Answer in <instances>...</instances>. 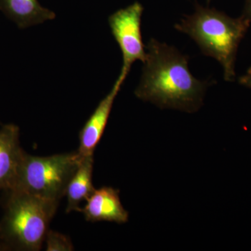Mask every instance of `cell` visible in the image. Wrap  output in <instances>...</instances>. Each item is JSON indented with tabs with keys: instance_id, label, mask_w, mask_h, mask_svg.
Listing matches in <instances>:
<instances>
[{
	"instance_id": "1",
	"label": "cell",
	"mask_w": 251,
	"mask_h": 251,
	"mask_svg": "<svg viewBox=\"0 0 251 251\" xmlns=\"http://www.w3.org/2000/svg\"><path fill=\"white\" fill-rule=\"evenodd\" d=\"M146 52L135 95L162 109L197 111L210 83L193 76L188 68V56L154 39L148 41Z\"/></svg>"
},
{
	"instance_id": "2",
	"label": "cell",
	"mask_w": 251,
	"mask_h": 251,
	"mask_svg": "<svg viewBox=\"0 0 251 251\" xmlns=\"http://www.w3.org/2000/svg\"><path fill=\"white\" fill-rule=\"evenodd\" d=\"M251 23L242 16L232 18L215 9L197 6L192 15L175 27L189 36L204 55L218 61L224 69V80L232 82L238 49Z\"/></svg>"
},
{
	"instance_id": "3",
	"label": "cell",
	"mask_w": 251,
	"mask_h": 251,
	"mask_svg": "<svg viewBox=\"0 0 251 251\" xmlns=\"http://www.w3.org/2000/svg\"><path fill=\"white\" fill-rule=\"evenodd\" d=\"M59 202L29 193L9 191L0 235L6 251H39Z\"/></svg>"
},
{
	"instance_id": "4",
	"label": "cell",
	"mask_w": 251,
	"mask_h": 251,
	"mask_svg": "<svg viewBox=\"0 0 251 251\" xmlns=\"http://www.w3.org/2000/svg\"><path fill=\"white\" fill-rule=\"evenodd\" d=\"M80 160L77 151L50 156H32L25 151L10 191L29 193L59 203Z\"/></svg>"
},
{
	"instance_id": "5",
	"label": "cell",
	"mask_w": 251,
	"mask_h": 251,
	"mask_svg": "<svg viewBox=\"0 0 251 251\" xmlns=\"http://www.w3.org/2000/svg\"><path fill=\"white\" fill-rule=\"evenodd\" d=\"M144 7L139 2L117 11L108 18L112 36L121 50L123 64L119 77L125 81L133 63L144 62L146 58V46L144 44L141 21Z\"/></svg>"
},
{
	"instance_id": "6",
	"label": "cell",
	"mask_w": 251,
	"mask_h": 251,
	"mask_svg": "<svg viewBox=\"0 0 251 251\" xmlns=\"http://www.w3.org/2000/svg\"><path fill=\"white\" fill-rule=\"evenodd\" d=\"M125 80L120 77L115 81L112 90L104 97L79 133V148L77 153L80 157L94 156L106 128L109 117L117 94Z\"/></svg>"
},
{
	"instance_id": "7",
	"label": "cell",
	"mask_w": 251,
	"mask_h": 251,
	"mask_svg": "<svg viewBox=\"0 0 251 251\" xmlns=\"http://www.w3.org/2000/svg\"><path fill=\"white\" fill-rule=\"evenodd\" d=\"M80 211L86 221L92 223L108 221L125 224L129 216L122 205L118 190L108 186L95 189Z\"/></svg>"
},
{
	"instance_id": "8",
	"label": "cell",
	"mask_w": 251,
	"mask_h": 251,
	"mask_svg": "<svg viewBox=\"0 0 251 251\" xmlns=\"http://www.w3.org/2000/svg\"><path fill=\"white\" fill-rule=\"evenodd\" d=\"M24 152L19 127L14 124L3 126L0 129V191L12 189Z\"/></svg>"
},
{
	"instance_id": "9",
	"label": "cell",
	"mask_w": 251,
	"mask_h": 251,
	"mask_svg": "<svg viewBox=\"0 0 251 251\" xmlns=\"http://www.w3.org/2000/svg\"><path fill=\"white\" fill-rule=\"evenodd\" d=\"M0 11L21 29L56 17L53 11L41 6L38 0H0Z\"/></svg>"
},
{
	"instance_id": "10",
	"label": "cell",
	"mask_w": 251,
	"mask_h": 251,
	"mask_svg": "<svg viewBox=\"0 0 251 251\" xmlns=\"http://www.w3.org/2000/svg\"><path fill=\"white\" fill-rule=\"evenodd\" d=\"M94 159V156L80 157L76 171L68 184L65 196L67 198L66 212L81 209L80 204L87 201L96 188L92 183Z\"/></svg>"
},
{
	"instance_id": "11",
	"label": "cell",
	"mask_w": 251,
	"mask_h": 251,
	"mask_svg": "<svg viewBox=\"0 0 251 251\" xmlns=\"http://www.w3.org/2000/svg\"><path fill=\"white\" fill-rule=\"evenodd\" d=\"M45 242L47 251H72L74 250L70 238L58 232L48 231Z\"/></svg>"
},
{
	"instance_id": "12",
	"label": "cell",
	"mask_w": 251,
	"mask_h": 251,
	"mask_svg": "<svg viewBox=\"0 0 251 251\" xmlns=\"http://www.w3.org/2000/svg\"><path fill=\"white\" fill-rule=\"evenodd\" d=\"M238 82L240 85L251 90V67L248 69L245 74L238 78Z\"/></svg>"
},
{
	"instance_id": "13",
	"label": "cell",
	"mask_w": 251,
	"mask_h": 251,
	"mask_svg": "<svg viewBox=\"0 0 251 251\" xmlns=\"http://www.w3.org/2000/svg\"><path fill=\"white\" fill-rule=\"evenodd\" d=\"M243 18L249 20L251 22V0H247L242 15Z\"/></svg>"
},
{
	"instance_id": "14",
	"label": "cell",
	"mask_w": 251,
	"mask_h": 251,
	"mask_svg": "<svg viewBox=\"0 0 251 251\" xmlns=\"http://www.w3.org/2000/svg\"><path fill=\"white\" fill-rule=\"evenodd\" d=\"M0 251H6L4 244H3L2 240L1 239V235H0Z\"/></svg>"
},
{
	"instance_id": "15",
	"label": "cell",
	"mask_w": 251,
	"mask_h": 251,
	"mask_svg": "<svg viewBox=\"0 0 251 251\" xmlns=\"http://www.w3.org/2000/svg\"><path fill=\"white\" fill-rule=\"evenodd\" d=\"M208 1H210V0H208Z\"/></svg>"
}]
</instances>
